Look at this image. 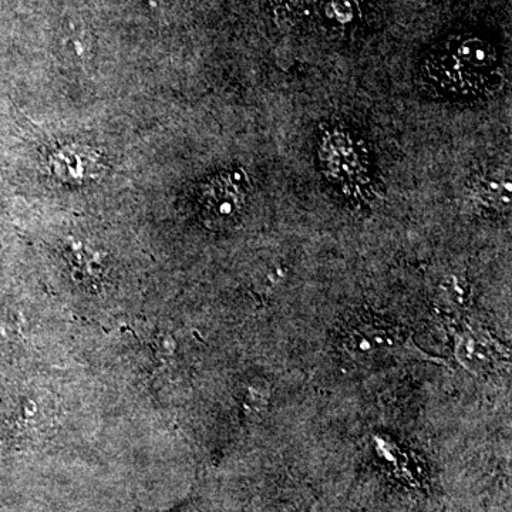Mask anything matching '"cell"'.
Instances as JSON below:
<instances>
[{
    "mask_svg": "<svg viewBox=\"0 0 512 512\" xmlns=\"http://www.w3.org/2000/svg\"><path fill=\"white\" fill-rule=\"evenodd\" d=\"M457 356L464 366H470L471 372H481L493 363L494 353L487 340L478 338L474 333L458 336Z\"/></svg>",
    "mask_w": 512,
    "mask_h": 512,
    "instance_id": "7",
    "label": "cell"
},
{
    "mask_svg": "<svg viewBox=\"0 0 512 512\" xmlns=\"http://www.w3.org/2000/svg\"><path fill=\"white\" fill-rule=\"evenodd\" d=\"M50 168L64 183H84L96 178L103 164L92 148L64 146L50 157Z\"/></svg>",
    "mask_w": 512,
    "mask_h": 512,
    "instance_id": "5",
    "label": "cell"
},
{
    "mask_svg": "<svg viewBox=\"0 0 512 512\" xmlns=\"http://www.w3.org/2000/svg\"><path fill=\"white\" fill-rule=\"evenodd\" d=\"M412 340L402 328L382 320L365 319L350 326L343 348L357 363H379L396 360L413 353Z\"/></svg>",
    "mask_w": 512,
    "mask_h": 512,
    "instance_id": "3",
    "label": "cell"
},
{
    "mask_svg": "<svg viewBox=\"0 0 512 512\" xmlns=\"http://www.w3.org/2000/svg\"><path fill=\"white\" fill-rule=\"evenodd\" d=\"M501 59L487 40L473 35L447 37L423 62V73L437 92L451 99H477L500 82Z\"/></svg>",
    "mask_w": 512,
    "mask_h": 512,
    "instance_id": "1",
    "label": "cell"
},
{
    "mask_svg": "<svg viewBox=\"0 0 512 512\" xmlns=\"http://www.w3.org/2000/svg\"><path fill=\"white\" fill-rule=\"evenodd\" d=\"M248 195V178L239 171L215 175L202 187L200 207L202 217L212 227L235 222L244 211Z\"/></svg>",
    "mask_w": 512,
    "mask_h": 512,
    "instance_id": "4",
    "label": "cell"
},
{
    "mask_svg": "<svg viewBox=\"0 0 512 512\" xmlns=\"http://www.w3.org/2000/svg\"><path fill=\"white\" fill-rule=\"evenodd\" d=\"M318 156L323 177L340 194L356 200L372 197V157L355 133L343 127L326 128L320 134Z\"/></svg>",
    "mask_w": 512,
    "mask_h": 512,
    "instance_id": "2",
    "label": "cell"
},
{
    "mask_svg": "<svg viewBox=\"0 0 512 512\" xmlns=\"http://www.w3.org/2000/svg\"><path fill=\"white\" fill-rule=\"evenodd\" d=\"M471 194L474 200L480 202L481 207H488L495 211H505L510 208L511 183L510 174L503 170L487 171L474 181Z\"/></svg>",
    "mask_w": 512,
    "mask_h": 512,
    "instance_id": "6",
    "label": "cell"
}]
</instances>
